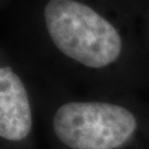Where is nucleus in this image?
Returning <instances> with one entry per match:
<instances>
[{
    "label": "nucleus",
    "instance_id": "1",
    "mask_svg": "<svg viewBox=\"0 0 149 149\" xmlns=\"http://www.w3.org/2000/svg\"><path fill=\"white\" fill-rule=\"evenodd\" d=\"M44 18L55 47L85 66L104 68L120 54L118 31L88 6L71 0H52L45 6Z\"/></svg>",
    "mask_w": 149,
    "mask_h": 149
},
{
    "label": "nucleus",
    "instance_id": "2",
    "mask_svg": "<svg viewBox=\"0 0 149 149\" xmlns=\"http://www.w3.org/2000/svg\"><path fill=\"white\" fill-rule=\"evenodd\" d=\"M56 137L72 149H115L137 128L128 109L100 102H72L58 108L53 118Z\"/></svg>",
    "mask_w": 149,
    "mask_h": 149
},
{
    "label": "nucleus",
    "instance_id": "3",
    "mask_svg": "<svg viewBox=\"0 0 149 149\" xmlns=\"http://www.w3.org/2000/svg\"><path fill=\"white\" fill-rule=\"evenodd\" d=\"M32 115L28 93L20 77L9 68L0 69V136L20 141L31 132Z\"/></svg>",
    "mask_w": 149,
    "mask_h": 149
}]
</instances>
